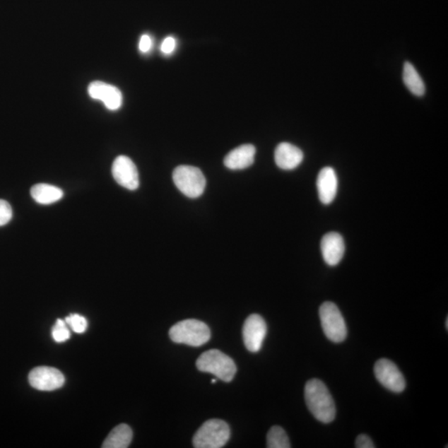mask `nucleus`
I'll list each match as a JSON object with an SVG mask.
<instances>
[{
	"mask_svg": "<svg viewBox=\"0 0 448 448\" xmlns=\"http://www.w3.org/2000/svg\"><path fill=\"white\" fill-rule=\"evenodd\" d=\"M305 400L313 416L323 423H330L336 418L335 402L325 384L320 379L309 380L305 386Z\"/></svg>",
	"mask_w": 448,
	"mask_h": 448,
	"instance_id": "f257e3e1",
	"label": "nucleus"
},
{
	"mask_svg": "<svg viewBox=\"0 0 448 448\" xmlns=\"http://www.w3.org/2000/svg\"><path fill=\"white\" fill-rule=\"evenodd\" d=\"M171 341L177 344H184L194 347L201 346L211 340V329L203 322L188 319L171 327Z\"/></svg>",
	"mask_w": 448,
	"mask_h": 448,
	"instance_id": "f03ea898",
	"label": "nucleus"
},
{
	"mask_svg": "<svg viewBox=\"0 0 448 448\" xmlns=\"http://www.w3.org/2000/svg\"><path fill=\"white\" fill-rule=\"evenodd\" d=\"M196 367L199 370L216 375L227 383L231 382L237 372L235 361L218 350L203 353L196 361Z\"/></svg>",
	"mask_w": 448,
	"mask_h": 448,
	"instance_id": "7ed1b4c3",
	"label": "nucleus"
},
{
	"mask_svg": "<svg viewBox=\"0 0 448 448\" xmlns=\"http://www.w3.org/2000/svg\"><path fill=\"white\" fill-rule=\"evenodd\" d=\"M230 435V428L226 422L211 419L195 433L193 444L196 448H220L226 445Z\"/></svg>",
	"mask_w": 448,
	"mask_h": 448,
	"instance_id": "20e7f679",
	"label": "nucleus"
},
{
	"mask_svg": "<svg viewBox=\"0 0 448 448\" xmlns=\"http://www.w3.org/2000/svg\"><path fill=\"white\" fill-rule=\"evenodd\" d=\"M173 180L181 192L191 199L199 198L206 187V179L197 167L180 165L173 172Z\"/></svg>",
	"mask_w": 448,
	"mask_h": 448,
	"instance_id": "39448f33",
	"label": "nucleus"
},
{
	"mask_svg": "<svg viewBox=\"0 0 448 448\" xmlns=\"http://www.w3.org/2000/svg\"><path fill=\"white\" fill-rule=\"evenodd\" d=\"M320 318L323 331L329 340L334 343H341L346 339L345 319L335 303H323L320 307Z\"/></svg>",
	"mask_w": 448,
	"mask_h": 448,
	"instance_id": "423d86ee",
	"label": "nucleus"
},
{
	"mask_svg": "<svg viewBox=\"0 0 448 448\" xmlns=\"http://www.w3.org/2000/svg\"><path fill=\"white\" fill-rule=\"evenodd\" d=\"M375 375L379 382L394 393H401L406 388V381L394 362L381 359L376 362Z\"/></svg>",
	"mask_w": 448,
	"mask_h": 448,
	"instance_id": "0eeeda50",
	"label": "nucleus"
},
{
	"mask_svg": "<svg viewBox=\"0 0 448 448\" xmlns=\"http://www.w3.org/2000/svg\"><path fill=\"white\" fill-rule=\"evenodd\" d=\"M28 382L33 388L40 391H54L63 387L65 377L56 368L47 366L37 367L28 375Z\"/></svg>",
	"mask_w": 448,
	"mask_h": 448,
	"instance_id": "6e6552de",
	"label": "nucleus"
},
{
	"mask_svg": "<svg viewBox=\"0 0 448 448\" xmlns=\"http://www.w3.org/2000/svg\"><path fill=\"white\" fill-rule=\"evenodd\" d=\"M266 331V324L264 319L257 314H252L247 318L242 328V336L247 350L256 353L263 346Z\"/></svg>",
	"mask_w": 448,
	"mask_h": 448,
	"instance_id": "1a4fd4ad",
	"label": "nucleus"
},
{
	"mask_svg": "<svg viewBox=\"0 0 448 448\" xmlns=\"http://www.w3.org/2000/svg\"><path fill=\"white\" fill-rule=\"evenodd\" d=\"M112 175L117 182L129 190L139 187V174L134 162L125 155L118 156L112 165Z\"/></svg>",
	"mask_w": 448,
	"mask_h": 448,
	"instance_id": "9d476101",
	"label": "nucleus"
},
{
	"mask_svg": "<svg viewBox=\"0 0 448 448\" xmlns=\"http://www.w3.org/2000/svg\"><path fill=\"white\" fill-rule=\"evenodd\" d=\"M90 97L104 103L111 111H116L122 107V93L115 86L96 81L89 85Z\"/></svg>",
	"mask_w": 448,
	"mask_h": 448,
	"instance_id": "9b49d317",
	"label": "nucleus"
},
{
	"mask_svg": "<svg viewBox=\"0 0 448 448\" xmlns=\"http://www.w3.org/2000/svg\"><path fill=\"white\" fill-rule=\"evenodd\" d=\"M321 249L324 261L329 266H336L344 257L346 246L340 233L331 232L322 237Z\"/></svg>",
	"mask_w": 448,
	"mask_h": 448,
	"instance_id": "f8f14e48",
	"label": "nucleus"
},
{
	"mask_svg": "<svg viewBox=\"0 0 448 448\" xmlns=\"http://www.w3.org/2000/svg\"><path fill=\"white\" fill-rule=\"evenodd\" d=\"M319 199L324 204H330L335 199L338 189V178L331 167L323 168L317 177Z\"/></svg>",
	"mask_w": 448,
	"mask_h": 448,
	"instance_id": "ddd939ff",
	"label": "nucleus"
},
{
	"mask_svg": "<svg viewBox=\"0 0 448 448\" xmlns=\"http://www.w3.org/2000/svg\"><path fill=\"white\" fill-rule=\"evenodd\" d=\"M304 158L303 152L290 143H281L276 148L275 162L280 169L292 170L301 165Z\"/></svg>",
	"mask_w": 448,
	"mask_h": 448,
	"instance_id": "4468645a",
	"label": "nucleus"
},
{
	"mask_svg": "<svg viewBox=\"0 0 448 448\" xmlns=\"http://www.w3.org/2000/svg\"><path fill=\"white\" fill-rule=\"evenodd\" d=\"M256 148L252 145H242L232 150L224 158V165L230 170H244L254 164Z\"/></svg>",
	"mask_w": 448,
	"mask_h": 448,
	"instance_id": "2eb2a0df",
	"label": "nucleus"
},
{
	"mask_svg": "<svg viewBox=\"0 0 448 448\" xmlns=\"http://www.w3.org/2000/svg\"><path fill=\"white\" fill-rule=\"evenodd\" d=\"M31 195L37 203L52 204L63 199L64 193L59 187L47 184H37L31 189Z\"/></svg>",
	"mask_w": 448,
	"mask_h": 448,
	"instance_id": "dca6fc26",
	"label": "nucleus"
},
{
	"mask_svg": "<svg viewBox=\"0 0 448 448\" xmlns=\"http://www.w3.org/2000/svg\"><path fill=\"white\" fill-rule=\"evenodd\" d=\"M133 432L127 424H120L109 433L104 441L103 448H126L132 441Z\"/></svg>",
	"mask_w": 448,
	"mask_h": 448,
	"instance_id": "f3484780",
	"label": "nucleus"
},
{
	"mask_svg": "<svg viewBox=\"0 0 448 448\" xmlns=\"http://www.w3.org/2000/svg\"><path fill=\"white\" fill-rule=\"evenodd\" d=\"M403 80L405 86L417 97L423 96L425 93V84L412 64L405 63L403 71Z\"/></svg>",
	"mask_w": 448,
	"mask_h": 448,
	"instance_id": "a211bd4d",
	"label": "nucleus"
},
{
	"mask_svg": "<svg viewBox=\"0 0 448 448\" xmlns=\"http://www.w3.org/2000/svg\"><path fill=\"white\" fill-rule=\"evenodd\" d=\"M289 437L284 429L279 426L271 428L266 436V447L269 448H290Z\"/></svg>",
	"mask_w": 448,
	"mask_h": 448,
	"instance_id": "6ab92c4d",
	"label": "nucleus"
},
{
	"mask_svg": "<svg viewBox=\"0 0 448 448\" xmlns=\"http://www.w3.org/2000/svg\"><path fill=\"white\" fill-rule=\"evenodd\" d=\"M65 322L71 330L78 334L84 333L88 326L87 319L78 314H71L65 318Z\"/></svg>",
	"mask_w": 448,
	"mask_h": 448,
	"instance_id": "aec40b11",
	"label": "nucleus"
},
{
	"mask_svg": "<svg viewBox=\"0 0 448 448\" xmlns=\"http://www.w3.org/2000/svg\"><path fill=\"white\" fill-rule=\"evenodd\" d=\"M52 336L57 343H63L70 339L71 333L65 321L58 319L52 329Z\"/></svg>",
	"mask_w": 448,
	"mask_h": 448,
	"instance_id": "412c9836",
	"label": "nucleus"
},
{
	"mask_svg": "<svg viewBox=\"0 0 448 448\" xmlns=\"http://www.w3.org/2000/svg\"><path fill=\"white\" fill-rule=\"evenodd\" d=\"M13 211L11 204L6 200L0 199V227L6 225L11 220Z\"/></svg>",
	"mask_w": 448,
	"mask_h": 448,
	"instance_id": "4be33fe9",
	"label": "nucleus"
},
{
	"mask_svg": "<svg viewBox=\"0 0 448 448\" xmlns=\"http://www.w3.org/2000/svg\"><path fill=\"white\" fill-rule=\"evenodd\" d=\"M176 47V40L173 37H167L166 39L162 42L161 52L164 54L170 55L172 54Z\"/></svg>",
	"mask_w": 448,
	"mask_h": 448,
	"instance_id": "5701e85b",
	"label": "nucleus"
},
{
	"mask_svg": "<svg viewBox=\"0 0 448 448\" xmlns=\"http://www.w3.org/2000/svg\"><path fill=\"white\" fill-rule=\"evenodd\" d=\"M355 447L357 448H375L373 441L369 436L360 435L356 438Z\"/></svg>",
	"mask_w": 448,
	"mask_h": 448,
	"instance_id": "b1692460",
	"label": "nucleus"
},
{
	"mask_svg": "<svg viewBox=\"0 0 448 448\" xmlns=\"http://www.w3.org/2000/svg\"><path fill=\"white\" fill-rule=\"evenodd\" d=\"M152 47V40L149 35H145L141 37L139 49L143 54H146Z\"/></svg>",
	"mask_w": 448,
	"mask_h": 448,
	"instance_id": "393cba45",
	"label": "nucleus"
},
{
	"mask_svg": "<svg viewBox=\"0 0 448 448\" xmlns=\"http://www.w3.org/2000/svg\"><path fill=\"white\" fill-rule=\"evenodd\" d=\"M446 328H447V329H448V318H447V320H446Z\"/></svg>",
	"mask_w": 448,
	"mask_h": 448,
	"instance_id": "a878e982",
	"label": "nucleus"
},
{
	"mask_svg": "<svg viewBox=\"0 0 448 448\" xmlns=\"http://www.w3.org/2000/svg\"><path fill=\"white\" fill-rule=\"evenodd\" d=\"M211 382H212L213 384H216V383L217 382V380H216V379H212V380H211Z\"/></svg>",
	"mask_w": 448,
	"mask_h": 448,
	"instance_id": "bb28decb",
	"label": "nucleus"
}]
</instances>
